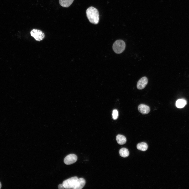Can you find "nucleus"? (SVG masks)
<instances>
[{
	"label": "nucleus",
	"mask_w": 189,
	"mask_h": 189,
	"mask_svg": "<svg viewBox=\"0 0 189 189\" xmlns=\"http://www.w3.org/2000/svg\"><path fill=\"white\" fill-rule=\"evenodd\" d=\"M85 183L86 181L84 179L82 178H78L76 189H82L84 186Z\"/></svg>",
	"instance_id": "13"
},
{
	"label": "nucleus",
	"mask_w": 189,
	"mask_h": 189,
	"mask_svg": "<svg viewBox=\"0 0 189 189\" xmlns=\"http://www.w3.org/2000/svg\"><path fill=\"white\" fill-rule=\"evenodd\" d=\"M116 140L117 143L121 145L125 144L127 141L125 137L121 134H118L117 136Z\"/></svg>",
	"instance_id": "8"
},
{
	"label": "nucleus",
	"mask_w": 189,
	"mask_h": 189,
	"mask_svg": "<svg viewBox=\"0 0 189 189\" xmlns=\"http://www.w3.org/2000/svg\"><path fill=\"white\" fill-rule=\"evenodd\" d=\"M186 104L187 102L185 99H179L176 101V105L177 108H180L184 107Z\"/></svg>",
	"instance_id": "10"
},
{
	"label": "nucleus",
	"mask_w": 189,
	"mask_h": 189,
	"mask_svg": "<svg viewBox=\"0 0 189 189\" xmlns=\"http://www.w3.org/2000/svg\"><path fill=\"white\" fill-rule=\"evenodd\" d=\"M77 156L74 154L67 155L64 158V162L66 165H70L75 162L77 160Z\"/></svg>",
	"instance_id": "5"
},
{
	"label": "nucleus",
	"mask_w": 189,
	"mask_h": 189,
	"mask_svg": "<svg viewBox=\"0 0 189 189\" xmlns=\"http://www.w3.org/2000/svg\"><path fill=\"white\" fill-rule=\"evenodd\" d=\"M119 154L122 157L125 158L129 155V152L127 148H121L119 151Z\"/></svg>",
	"instance_id": "12"
},
{
	"label": "nucleus",
	"mask_w": 189,
	"mask_h": 189,
	"mask_svg": "<svg viewBox=\"0 0 189 189\" xmlns=\"http://www.w3.org/2000/svg\"><path fill=\"white\" fill-rule=\"evenodd\" d=\"M74 0H59V3L64 7H68L72 4Z\"/></svg>",
	"instance_id": "9"
},
{
	"label": "nucleus",
	"mask_w": 189,
	"mask_h": 189,
	"mask_svg": "<svg viewBox=\"0 0 189 189\" xmlns=\"http://www.w3.org/2000/svg\"><path fill=\"white\" fill-rule=\"evenodd\" d=\"M78 178L74 176L64 180L63 182L65 188L76 189L78 184Z\"/></svg>",
	"instance_id": "2"
},
{
	"label": "nucleus",
	"mask_w": 189,
	"mask_h": 189,
	"mask_svg": "<svg viewBox=\"0 0 189 189\" xmlns=\"http://www.w3.org/2000/svg\"><path fill=\"white\" fill-rule=\"evenodd\" d=\"M136 147L138 150L143 151H145L147 150L148 146L146 143L141 142L138 144Z\"/></svg>",
	"instance_id": "11"
},
{
	"label": "nucleus",
	"mask_w": 189,
	"mask_h": 189,
	"mask_svg": "<svg viewBox=\"0 0 189 189\" xmlns=\"http://www.w3.org/2000/svg\"><path fill=\"white\" fill-rule=\"evenodd\" d=\"M148 79L145 76L141 78L138 81L137 84V88L139 90L144 89L148 83Z\"/></svg>",
	"instance_id": "6"
},
{
	"label": "nucleus",
	"mask_w": 189,
	"mask_h": 189,
	"mask_svg": "<svg viewBox=\"0 0 189 189\" xmlns=\"http://www.w3.org/2000/svg\"><path fill=\"white\" fill-rule=\"evenodd\" d=\"M112 48L113 50L116 53L120 54L124 50L125 48V44L122 40H117L113 43Z\"/></svg>",
	"instance_id": "3"
},
{
	"label": "nucleus",
	"mask_w": 189,
	"mask_h": 189,
	"mask_svg": "<svg viewBox=\"0 0 189 189\" xmlns=\"http://www.w3.org/2000/svg\"><path fill=\"white\" fill-rule=\"evenodd\" d=\"M31 36L36 41H40L42 40L45 36V34L41 31L37 29H34L30 32Z\"/></svg>",
	"instance_id": "4"
},
{
	"label": "nucleus",
	"mask_w": 189,
	"mask_h": 189,
	"mask_svg": "<svg viewBox=\"0 0 189 189\" xmlns=\"http://www.w3.org/2000/svg\"><path fill=\"white\" fill-rule=\"evenodd\" d=\"M1 182H0V189L1 188Z\"/></svg>",
	"instance_id": "16"
},
{
	"label": "nucleus",
	"mask_w": 189,
	"mask_h": 189,
	"mask_svg": "<svg viewBox=\"0 0 189 189\" xmlns=\"http://www.w3.org/2000/svg\"><path fill=\"white\" fill-rule=\"evenodd\" d=\"M58 188L60 189H63L65 188L62 184H59L58 186Z\"/></svg>",
	"instance_id": "15"
},
{
	"label": "nucleus",
	"mask_w": 189,
	"mask_h": 189,
	"mask_svg": "<svg viewBox=\"0 0 189 189\" xmlns=\"http://www.w3.org/2000/svg\"><path fill=\"white\" fill-rule=\"evenodd\" d=\"M112 117L113 119L114 120L117 119L118 117V111L116 109L113 110L112 113Z\"/></svg>",
	"instance_id": "14"
},
{
	"label": "nucleus",
	"mask_w": 189,
	"mask_h": 189,
	"mask_svg": "<svg viewBox=\"0 0 189 189\" xmlns=\"http://www.w3.org/2000/svg\"><path fill=\"white\" fill-rule=\"evenodd\" d=\"M139 111L143 114H148L150 111V108L148 106L144 104H140L138 107Z\"/></svg>",
	"instance_id": "7"
},
{
	"label": "nucleus",
	"mask_w": 189,
	"mask_h": 189,
	"mask_svg": "<svg viewBox=\"0 0 189 189\" xmlns=\"http://www.w3.org/2000/svg\"><path fill=\"white\" fill-rule=\"evenodd\" d=\"M87 17L90 23L96 24L99 21V15L98 10L91 6L88 8L86 11Z\"/></svg>",
	"instance_id": "1"
}]
</instances>
